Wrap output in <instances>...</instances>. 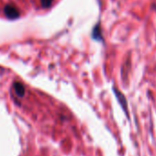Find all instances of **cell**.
Wrapping results in <instances>:
<instances>
[{
  "instance_id": "3957f363",
  "label": "cell",
  "mask_w": 156,
  "mask_h": 156,
  "mask_svg": "<svg viewBox=\"0 0 156 156\" xmlns=\"http://www.w3.org/2000/svg\"><path fill=\"white\" fill-rule=\"evenodd\" d=\"M114 93L116 94V97H117V98H118L119 102L120 103L121 107H122V108H124V110L127 112V101H126L125 97H124V96H123V94H122V93H120L117 88H114Z\"/></svg>"
},
{
  "instance_id": "277c9868",
  "label": "cell",
  "mask_w": 156,
  "mask_h": 156,
  "mask_svg": "<svg viewBox=\"0 0 156 156\" xmlns=\"http://www.w3.org/2000/svg\"><path fill=\"white\" fill-rule=\"evenodd\" d=\"M52 3V0H41V5L43 8H49Z\"/></svg>"
},
{
  "instance_id": "7a4b0ae2",
  "label": "cell",
  "mask_w": 156,
  "mask_h": 156,
  "mask_svg": "<svg viewBox=\"0 0 156 156\" xmlns=\"http://www.w3.org/2000/svg\"><path fill=\"white\" fill-rule=\"evenodd\" d=\"M13 88L15 90V93L20 97V98H23L25 95V87L24 86L20 83V82H15L13 84Z\"/></svg>"
},
{
  "instance_id": "6da1fadb",
  "label": "cell",
  "mask_w": 156,
  "mask_h": 156,
  "mask_svg": "<svg viewBox=\"0 0 156 156\" xmlns=\"http://www.w3.org/2000/svg\"><path fill=\"white\" fill-rule=\"evenodd\" d=\"M4 13H5L6 17L10 20H15L20 17L19 9L12 5H7L4 9Z\"/></svg>"
}]
</instances>
